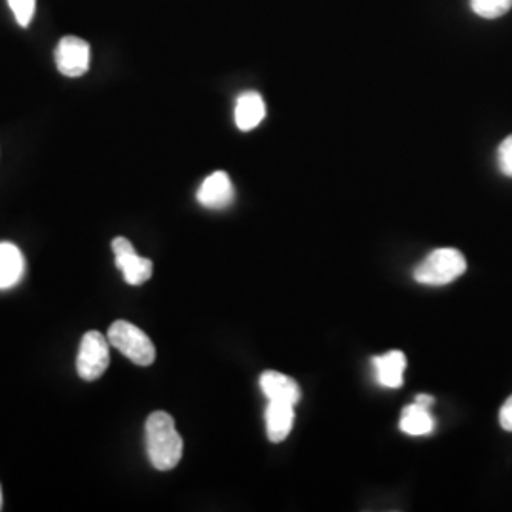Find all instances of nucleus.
Masks as SVG:
<instances>
[{"label": "nucleus", "instance_id": "1", "mask_svg": "<svg viewBox=\"0 0 512 512\" xmlns=\"http://www.w3.org/2000/svg\"><path fill=\"white\" fill-rule=\"evenodd\" d=\"M147 454L158 471H171L183 458V439L167 412H152L145 425Z\"/></svg>", "mask_w": 512, "mask_h": 512}, {"label": "nucleus", "instance_id": "2", "mask_svg": "<svg viewBox=\"0 0 512 512\" xmlns=\"http://www.w3.org/2000/svg\"><path fill=\"white\" fill-rule=\"evenodd\" d=\"M467 260L463 253L452 247L437 249L427 256L420 266L414 270V279L421 285L440 287L456 281L459 275L465 274Z\"/></svg>", "mask_w": 512, "mask_h": 512}, {"label": "nucleus", "instance_id": "3", "mask_svg": "<svg viewBox=\"0 0 512 512\" xmlns=\"http://www.w3.org/2000/svg\"><path fill=\"white\" fill-rule=\"evenodd\" d=\"M110 346L124 353L129 361L135 365L150 366L156 361V348L152 340L139 327L128 321H114L110 325L109 334Z\"/></svg>", "mask_w": 512, "mask_h": 512}, {"label": "nucleus", "instance_id": "4", "mask_svg": "<svg viewBox=\"0 0 512 512\" xmlns=\"http://www.w3.org/2000/svg\"><path fill=\"white\" fill-rule=\"evenodd\" d=\"M109 344V338L97 330L84 334L76 359V370L82 380L95 382L107 372L110 363Z\"/></svg>", "mask_w": 512, "mask_h": 512}, {"label": "nucleus", "instance_id": "5", "mask_svg": "<svg viewBox=\"0 0 512 512\" xmlns=\"http://www.w3.org/2000/svg\"><path fill=\"white\" fill-rule=\"evenodd\" d=\"M90 59H92V48L82 38H61L55 48V65L59 73L69 78H80L88 73Z\"/></svg>", "mask_w": 512, "mask_h": 512}, {"label": "nucleus", "instance_id": "6", "mask_svg": "<svg viewBox=\"0 0 512 512\" xmlns=\"http://www.w3.org/2000/svg\"><path fill=\"white\" fill-rule=\"evenodd\" d=\"M112 251L116 256V268L124 274L128 285H143L152 277V260L137 255L129 239H112Z\"/></svg>", "mask_w": 512, "mask_h": 512}, {"label": "nucleus", "instance_id": "7", "mask_svg": "<svg viewBox=\"0 0 512 512\" xmlns=\"http://www.w3.org/2000/svg\"><path fill=\"white\" fill-rule=\"evenodd\" d=\"M198 202L213 211H220L232 205L234 184L230 181V177L224 171H215L213 175H209L198 190Z\"/></svg>", "mask_w": 512, "mask_h": 512}, {"label": "nucleus", "instance_id": "8", "mask_svg": "<svg viewBox=\"0 0 512 512\" xmlns=\"http://www.w3.org/2000/svg\"><path fill=\"white\" fill-rule=\"evenodd\" d=\"M260 389L270 401H279V403L296 404L302 397L300 387L293 378L275 370H268L260 376Z\"/></svg>", "mask_w": 512, "mask_h": 512}, {"label": "nucleus", "instance_id": "9", "mask_svg": "<svg viewBox=\"0 0 512 512\" xmlns=\"http://www.w3.org/2000/svg\"><path fill=\"white\" fill-rule=\"evenodd\" d=\"M374 363V372L378 382L389 387V389H397L403 385L404 370H406V357L403 351H389L380 357L372 359Z\"/></svg>", "mask_w": 512, "mask_h": 512}, {"label": "nucleus", "instance_id": "10", "mask_svg": "<svg viewBox=\"0 0 512 512\" xmlns=\"http://www.w3.org/2000/svg\"><path fill=\"white\" fill-rule=\"evenodd\" d=\"M294 425V404L270 401L266 408V431L272 442H283Z\"/></svg>", "mask_w": 512, "mask_h": 512}, {"label": "nucleus", "instance_id": "11", "mask_svg": "<svg viewBox=\"0 0 512 512\" xmlns=\"http://www.w3.org/2000/svg\"><path fill=\"white\" fill-rule=\"evenodd\" d=\"M264 116H266V103L260 93L245 92L239 95L234 118H236V126L241 131H251L256 126H260Z\"/></svg>", "mask_w": 512, "mask_h": 512}, {"label": "nucleus", "instance_id": "12", "mask_svg": "<svg viewBox=\"0 0 512 512\" xmlns=\"http://www.w3.org/2000/svg\"><path fill=\"white\" fill-rule=\"evenodd\" d=\"M25 274V258L16 245L0 243V289H12Z\"/></svg>", "mask_w": 512, "mask_h": 512}, {"label": "nucleus", "instance_id": "13", "mask_svg": "<svg viewBox=\"0 0 512 512\" xmlns=\"http://www.w3.org/2000/svg\"><path fill=\"white\" fill-rule=\"evenodd\" d=\"M399 425H401V431L406 435L423 437V435H429L433 431L435 420H433L429 408L414 403L404 408Z\"/></svg>", "mask_w": 512, "mask_h": 512}, {"label": "nucleus", "instance_id": "14", "mask_svg": "<svg viewBox=\"0 0 512 512\" xmlns=\"http://www.w3.org/2000/svg\"><path fill=\"white\" fill-rule=\"evenodd\" d=\"M471 8L478 18L497 19L512 8V0H471Z\"/></svg>", "mask_w": 512, "mask_h": 512}, {"label": "nucleus", "instance_id": "15", "mask_svg": "<svg viewBox=\"0 0 512 512\" xmlns=\"http://www.w3.org/2000/svg\"><path fill=\"white\" fill-rule=\"evenodd\" d=\"M10 10L14 12V18L18 19L21 27H29L33 16H35V8H37V0H8Z\"/></svg>", "mask_w": 512, "mask_h": 512}, {"label": "nucleus", "instance_id": "16", "mask_svg": "<svg viewBox=\"0 0 512 512\" xmlns=\"http://www.w3.org/2000/svg\"><path fill=\"white\" fill-rule=\"evenodd\" d=\"M497 162L503 175L512 177V135H509L497 148Z\"/></svg>", "mask_w": 512, "mask_h": 512}, {"label": "nucleus", "instance_id": "17", "mask_svg": "<svg viewBox=\"0 0 512 512\" xmlns=\"http://www.w3.org/2000/svg\"><path fill=\"white\" fill-rule=\"evenodd\" d=\"M499 423L505 431L512 433V395L499 410Z\"/></svg>", "mask_w": 512, "mask_h": 512}, {"label": "nucleus", "instance_id": "18", "mask_svg": "<svg viewBox=\"0 0 512 512\" xmlns=\"http://www.w3.org/2000/svg\"><path fill=\"white\" fill-rule=\"evenodd\" d=\"M416 403L425 406V408H429V406L433 404V397H429V395H418V397H416Z\"/></svg>", "mask_w": 512, "mask_h": 512}, {"label": "nucleus", "instance_id": "19", "mask_svg": "<svg viewBox=\"0 0 512 512\" xmlns=\"http://www.w3.org/2000/svg\"><path fill=\"white\" fill-rule=\"evenodd\" d=\"M0 509H2V490H0Z\"/></svg>", "mask_w": 512, "mask_h": 512}]
</instances>
